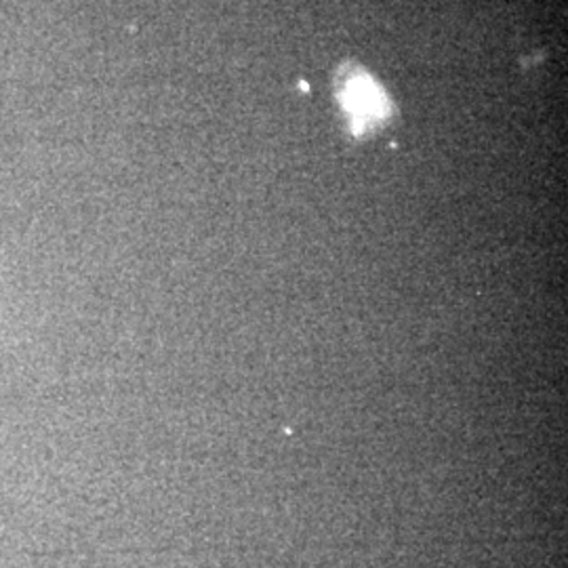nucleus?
Segmentation results:
<instances>
[{
	"instance_id": "obj_1",
	"label": "nucleus",
	"mask_w": 568,
	"mask_h": 568,
	"mask_svg": "<svg viewBox=\"0 0 568 568\" xmlns=\"http://www.w3.org/2000/svg\"><path fill=\"white\" fill-rule=\"evenodd\" d=\"M339 98L345 112L349 114V121L354 122L356 133L373 129L389 116V102L384 91L361 70L344 74Z\"/></svg>"
}]
</instances>
